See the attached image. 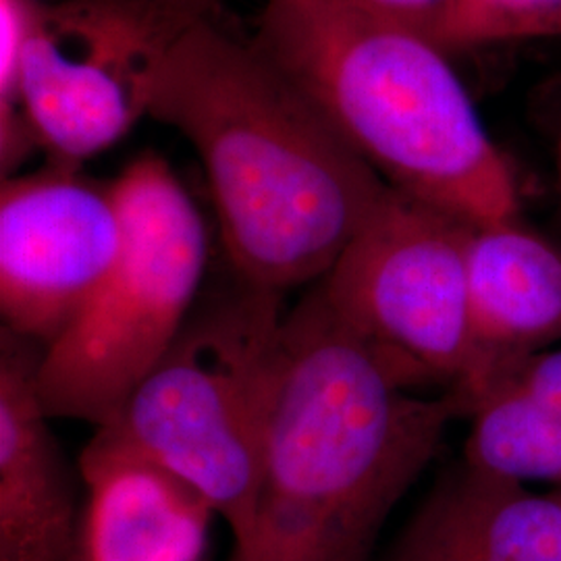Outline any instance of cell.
<instances>
[{
	"label": "cell",
	"mask_w": 561,
	"mask_h": 561,
	"mask_svg": "<svg viewBox=\"0 0 561 561\" xmlns=\"http://www.w3.org/2000/svg\"><path fill=\"white\" fill-rule=\"evenodd\" d=\"M30 0H0V171L2 180L15 178L38 144L23 113V46L27 34Z\"/></svg>",
	"instance_id": "obj_15"
},
{
	"label": "cell",
	"mask_w": 561,
	"mask_h": 561,
	"mask_svg": "<svg viewBox=\"0 0 561 561\" xmlns=\"http://www.w3.org/2000/svg\"><path fill=\"white\" fill-rule=\"evenodd\" d=\"M78 470L80 561H206L217 512L192 484L101 428Z\"/></svg>",
	"instance_id": "obj_10"
},
{
	"label": "cell",
	"mask_w": 561,
	"mask_h": 561,
	"mask_svg": "<svg viewBox=\"0 0 561 561\" xmlns=\"http://www.w3.org/2000/svg\"><path fill=\"white\" fill-rule=\"evenodd\" d=\"M42 347L0 335V561H80L76 474L38 393Z\"/></svg>",
	"instance_id": "obj_9"
},
{
	"label": "cell",
	"mask_w": 561,
	"mask_h": 561,
	"mask_svg": "<svg viewBox=\"0 0 561 561\" xmlns=\"http://www.w3.org/2000/svg\"><path fill=\"white\" fill-rule=\"evenodd\" d=\"M150 117L201 157L241 283L285 296L319 283L391 190L254 38L215 13L164 65Z\"/></svg>",
	"instance_id": "obj_1"
},
{
	"label": "cell",
	"mask_w": 561,
	"mask_h": 561,
	"mask_svg": "<svg viewBox=\"0 0 561 561\" xmlns=\"http://www.w3.org/2000/svg\"><path fill=\"white\" fill-rule=\"evenodd\" d=\"M217 0H30L23 113L48 161L80 167L150 115L181 36Z\"/></svg>",
	"instance_id": "obj_7"
},
{
	"label": "cell",
	"mask_w": 561,
	"mask_h": 561,
	"mask_svg": "<svg viewBox=\"0 0 561 561\" xmlns=\"http://www.w3.org/2000/svg\"><path fill=\"white\" fill-rule=\"evenodd\" d=\"M458 419L460 401L403 387L314 285L285 319L252 528L229 561H370Z\"/></svg>",
	"instance_id": "obj_2"
},
{
	"label": "cell",
	"mask_w": 561,
	"mask_h": 561,
	"mask_svg": "<svg viewBox=\"0 0 561 561\" xmlns=\"http://www.w3.org/2000/svg\"><path fill=\"white\" fill-rule=\"evenodd\" d=\"M556 190H558V202L561 210V131L556 146Z\"/></svg>",
	"instance_id": "obj_17"
},
{
	"label": "cell",
	"mask_w": 561,
	"mask_h": 561,
	"mask_svg": "<svg viewBox=\"0 0 561 561\" xmlns=\"http://www.w3.org/2000/svg\"><path fill=\"white\" fill-rule=\"evenodd\" d=\"M463 461L507 481L561 491V416L514 379L489 385L470 410Z\"/></svg>",
	"instance_id": "obj_13"
},
{
	"label": "cell",
	"mask_w": 561,
	"mask_h": 561,
	"mask_svg": "<svg viewBox=\"0 0 561 561\" xmlns=\"http://www.w3.org/2000/svg\"><path fill=\"white\" fill-rule=\"evenodd\" d=\"M472 225L389 190L324 279L333 312L410 391L458 396L477 368Z\"/></svg>",
	"instance_id": "obj_6"
},
{
	"label": "cell",
	"mask_w": 561,
	"mask_h": 561,
	"mask_svg": "<svg viewBox=\"0 0 561 561\" xmlns=\"http://www.w3.org/2000/svg\"><path fill=\"white\" fill-rule=\"evenodd\" d=\"M283 296L240 291L190 319L101 431L192 484L248 539L283 362Z\"/></svg>",
	"instance_id": "obj_4"
},
{
	"label": "cell",
	"mask_w": 561,
	"mask_h": 561,
	"mask_svg": "<svg viewBox=\"0 0 561 561\" xmlns=\"http://www.w3.org/2000/svg\"><path fill=\"white\" fill-rule=\"evenodd\" d=\"M385 20L398 21L442 46V36L456 0H352Z\"/></svg>",
	"instance_id": "obj_16"
},
{
	"label": "cell",
	"mask_w": 561,
	"mask_h": 561,
	"mask_svg": "<svg viewBox=\"0 0 561 561\" xmlns=\"http://www.w3.org/2000/svg\"><path fill=\"white\" fill-rule=\"evenodd\" d=\"M533 38H561V0H456L442 48Z\"/></svg>",
	"instance_id": "obj_14"
},
{
	"label": "cell",
	"mask_w": 561,
	"mask_h": 561,
	"mask_svg": "<svg viewBox=\"0 0 561 561\" xmlns=\"http://www.w3.org/2000/svg\"><path fill=\"white\" fill-rule=\"evenodd\" d=\"M111 190L121 248L99 289L42 350L38 393L50 419L101 428L119 416L190 321L208 238L196 202L154 152L129 162Z\"/></svg>",
	"instance_id": "obj_5"
},
{
	"label": "cell",
	"mask_w": 561,
	"mask_h": 561,
	"mask_svg": "<svg viewBox=\"0 0 561 561\" xmlns=\"http://www.w3.org/2000/svg\"><path fill=\"white\" fill-rule=\"evenodd\" d=\"M470 319L477 368L458 396L466 419L482 391L561 341V245L520 217L472 227L468 241Z\"/></svg>",
	"instance_id": "obj_11"
},
{
	"label": "cell",
	"mask_w": 561,
	"mask_h": 561,
	"mask_svg": "<svg viewBox=\"0 0 561 561\" xmlns=\"http://www.w3.org/2000/svg\"><path fill=\"white\" fill-rule=\"evenodd\" d=\"M382 561H561V491L539 493L461 461Z\"/></svg>",
	"instance_id": "obj_12"
},
{
	"label": "cell",
	"mask_w": 561,
	"mask_h": 561,
	"mask_svg": "<svg viewBox=\"0 0 561 561\" xmlns=\"http://www.w3.org/2000/svg\"><path fill=\"white\" fill-rule=\"evenodd\" d=\"M254 42L391 190L472 227L520 217L516 175L437 42L352 0H262Z\"/></svg>",
	"instance_id": "obj_3"
},
{
	"label": "cell",
	"mask_w": 561,
	"mask_h": 561,
	"mask_svg": "<svg viewBox=\"0 0 561 561\" xmlns=\"http://www.w3.org/2000/svg\"><path fill=\"white\" fill-rule=\"evenodd\" d=\"M119 248L111 181L50 161L36 173L2 180V329L48 347L99 289Z\"/></svg>",
	"instance_id": "obj_8"
}]
</instances>
